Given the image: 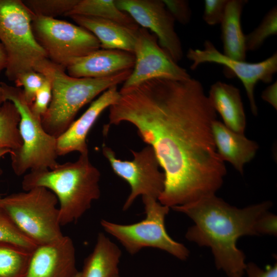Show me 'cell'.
<instances>
[{
	"label": "cell",
	"instance_id": "1",
	"mask_svg": "<svg viewBox=\"0 0 277 277\" xmlns=\"http://www.w3.org/2000/svg\"><path fill=\"white\" fill-rule=\"evenodd\" d=\"M109 111L110 127L127 122L153 149L165 176L158 198L172 208L215 194L227 170L212 131L217 114L194 78H155L122 88Z\"/></svg>",
	"mask_w": 277,
	"mask_h": 277
},
{
	"label": "cell",
	"instance_id": "2",
	"mask_svg": "<svg viewBox=\"0 0 277 277\" xmlns=\"http://www.w3.org/2000/svg\"><path fill=\"white\" fill-rule=\"evenodd\" d=\"M271 205L270 201H264L238 208L213 194L172 209L194 222L186 233L188 240L210 247L217 268L228 277H242L245 256L238 248L236 242L242 236L258 235L257 221Z\"/></svg>",
	"mask_w": 277,
	"mask_h": 277
},
{
	"label": "cell",
	"instance_id": "3",
	"mask_svg": "<svg viewBox=\"0 0 277 277\" xmlns=\"http://www.w3.org/2000/svg\"><path fill=\"white\" fill-rule=\"evenodd\" d=\"M100 176L86 153L80 154L75 162L58 164L52 169L31 170L24 176L22 186L24 191L44 187L55 195L62 226L77 221L100 198Z\"/></svg>",
	"mask_w": 277,
	"mask_h": 277
},
{
	"label": "cell",
	"instance_id": "4",
	"mask_svg": "<svg viewBox=\"0 0 277 277\" xmlns=\"http://www.w3.org/2000/svg\"><path fill=\"white\" fill-rule=\"evenodd\" d=\"M132 69L103 78H76L69 75L64 67L48 58L42 61L34 70L47 78L52 87L49 108L42 117L44 129L58 138L74 122L84 106L110 87L124 83Z\"/></svg>",
	"mask_w": 277,
	"mask_h": 277
},
{
	"label": "cell",
	"instance_id": "5",
	"mask_svg": "<svg viewBox=\"0 0 277 277\" xmlns=\"http://www.w3.org/2000/svg\"><path fill=\"white\" fill-rule=\"evenodd\" d=\"M35 15L21 0H0V42L8 56L5 74L14 81L48 58L32 27Z\"/></svg>",
	"mask_w": 277,
	"mask_h": 277
},
{
	"label": "cell",
	"instance_id": "6",
	"mask_svg": "<svg viewBox=\"0 0 277 277\" xmlns=\"http://www.w3.org/2000/svg\"><path fill=\"white\" fill-rule=\"evenodd\" d=\"M0 88L6 101L14 104L20 115L18 128L22 145L10 153L13 172L21 176L29 169H53L58 164L56 138L44 129L42 119L33 114L23 89L2 82Z\"/></svg>",
	"mask_w": 277,
	"mask_h": 277
},
{
	"label": "cell",
	"instance_id": "7",
	"mask_svg": "<svg viewBox=\"0 0 277 277\" xmlns=\"http://www.w3.org/2000/svg\"><path fill=\"white\" fill-rule=\"evenodd\" d=\"M58 203L55 195L42 187L0 199V207L16 227L37 245L52 242L64 235L61 230Z\"/></svg>",
	"mask_w": 277,
	"mask_h": 277
},
{
	"label": "cell",
	"instance_id": "8",
	"mask_svg": "<svg viewBox=\"0 0 277 277\" xmlns=\"http://www.w3.org/2000/svg\"><path fill=\"white\" fill-rule=\"evenodd\" d=\"M142 200L146 214L144 220L125 225L103 219L101 225L105 232L118 241L131 255L144 248L151 247L165 251L180 260L187 259L188 249L172 239L165 228V217L170 208L150 196H142Z\"/></svg>",
	"mask_w": 277,
	"mask_h": 277
},
{
	"label": "cell",
	"instance_id": "9",
	"mask_svg": "<svg viewBox=\"0 0 277 277\" xmlns=\"http://www.w3.org/2000/svg\"><path fill=\"white\" fill-rule=\"evenodd\" d=\"M32 27L48 58L65 69L74 60L101 47L99 41L90 31L65 21L35 15Z\"/></svg>",
	"mask_w": 277,
	"mask_h": 277
},
{
	"label": "cell",
	"instance_id": "10",
	"mask_svg": "<svg viewBox=\"0 0 277 277\" xmlns=\"http://www.w3.org/2000/svg\"><path fill=\"white\" fill-rule=\"evenodd\" d=\"M133 159L122 160L114 151L105 145L102 146L104 156L115 174L128 183L130 192L126 199L123 210H128L139 196H150L158 200L165 182L163 172L152 148L147 145L139 151L131 150Z\"/></svg>",
	"mask_w": 277,
	"mask_h": 277
},
{
	"label": "cell",
	"instance_id": "11",
	"mask_svg": "<svg viewBox=\"0 0 277 277\" xmlns=\"http://www.w3.org/2000/svg\"><path fill=\"white\" fill-rule=\"evenodd\" d=\"M133 54L134 67L122 88L155 78L183 81L191 78L186 70L178 65L160 46L156 36L148 29L139 28Z\"/></svg>",
	"mask_w": 277,
	"mask_h": 277
},
{
	"label": "cell",
	"instance_id": "12",
	"mask_svg": "<svg viewBox=\"0 0 277 277\" xmlns=\"http://www.w3.org/2000/svg\"><path fill=\"white\" fill-rule=\"evenodd\" d=\"M192 62L190 68L195 69L205 63H213L225 67L242 82L248 97L251 112L257 115L258 107L254 89L258 82L270 83L277 71L276 52L266 60L258 63H248L230 58L221 53L209 41L204 43V49L189 48L186 54Z\"/></svg>",
	"mask_w": 277,
	"mask_h": 277
},
{
	"label": "cell",
	"instance_id": "13",
	"mask_svg": "<svg viewBox=\"0 0 277 277\" xmlns=\"http://www.w3.org/2000/svg\"><path fill=\"white\" fill-rule=\"evenodd\" d=\"M117 8L127 13L138 25L149 29L160 46L176 63L183 52L174 29L175 20L161 0H115Z\"/></svg>",
	"mask_w": 277,
	"mask_h": 277
},
{
	"label": "cell",
	"instance_id": "14",
	"mask_svg": "<svg viewBox=\"0 0 277 277\" xmlns=\"http://www.w3.org/2000/svg\"><path fill=\"white\" fill-rule=\"evenodd\" d=\"M78 272L74 243L64 235L37 245L32 252L26 277H75Z\"/></svg>",
	"mask_w": 277,
	"mask_h": 277
},
{
	"label": "cell",
	"instance_id": "15",
	"mask_svg": "<svg viewBox=\"0 0 277 277\" xmlns=\"http://www.w3.org/2000/svg\"><path fill=\"white\" fill-rule=\"evenodd\" d=\"M117 86L103 92L94 101L86 111L60 136L56 138L58 156L76 151L80 154L88 153L86 138L90 130L101 114L115 104L120 97Z\"/></svg>",
	"mask_w": 277,
	"mask_h": 277
},
{
	"label": "cell",
	"instance_id": "16",
	"mask_svg": "<svg viewBox=\"0 0 277 277\" xmlns=\"http://www.w3.org/2000/svg\"><path fill=\"white\" fill-rule=\"evenodd\" d=\"M133 53L116 49H98L76 58L66 67L68 74L76 78L108 77L133 69Z\"/></svg>",
	"mask_w": 277,
	"mask_h": 277
},
{
	"label": "cell",
	"instance_id": "17",
	"mask_svg": "<svg viewBox=\"0 0 277 277\" xmlns=\"http://www.w3.org/2000/svg\"><path fill=\"white\" fill-rule=\"evenodd\" d=\"M212 131L217 152L221 160L230 163L241 174L245 164L256 155L259 145L248 139L244 133H239L228 128L216 120L212 124Z\"/></svg>",
	"mask_w": 277,
	"mask_h": 277
},
{
	"label": "cell",
	"instance_id": "18",
	"mask_svg": "<svg viewBox=\"0 0 277 277\" xmlns=\"http://www.w3.org/2000/svg\"><path fill=\"white\" fill-rule=\"evenodd\" d=\"M70 17L80 26L92 33L104 49H116L133 54L138 28L128 27L101 18L73 15Z\"/></svg>",
	"mask_w": 277,
	"mask_h": 277
},
{
	"label": "cell",
	"instance_id": "19",
	"mask_svg": "<svg viewBox=\"0 0 277 277\" xmlns=\"http://www.w3.org/2000/svg\"><path fill=\"white\" fill-rule=\"evenodd\" d=\"M207 96L213 108L222 118L223 123L233 131L244 133L246 118L239 89L217 81L211 85Z\"/></svg>",
	"mask_w": 277,
	"mask_h": 277
},
{
	"label": "cell",
	"instance_id": "20",
	"mask_svg": "<svg viewBox=\"0 0 277 277\" xmlns=\"http://www.w3.org/2000/svg\"><path fill=\"white\" fill-rule=\"evenodd\" d=\"M122 255L120 248L104 233H98L92 252L85 259L80 277H117Z\"/></svg>",
	"mask_w": 277,
	"mask_h": 277
},
{
	"label": "cell",
	"instance_id": "21",
	"mask_svg": "<svg viewBox=\"0 0 277 277\" xmlns=\"http://www.w3.org/2000/svg\"><path fill=\"white\" fill-rule=\"evenodd\" d=\"M247 1L228 0L221 23L222 40L225 56L245 61L246 49L245 34L241 23L243 8Z\"/></svg>",
	"mask_w": 277,
	"mask_h": 277
},
{
	"label": "cell",
	"instance_id": "22",
	"mask_svg": "<svg viewBox=\"0 0 277 277\" xmlns=\"http://www.w3.org/2000/svg\"><path fill=\"white\" fill-rule=\"evenodd\" d=\"M73 15L108 19L133 29L140 27L127 13L117 8L115 0H78L72 9L65 15Z\"/></svg>",
	"mask_w": 277,
	"mask_h": 277
},
{
	"label": "cell",
	"instance_id": "23",
	"mask_svg": "<svg viewBox=\"0 0 277 277\" xmlns=\"http://www.w3.org/2000/svg\"><path fill=\"white\" fill-rule=\"evenodd\" d=\"M32 251L0 241V277H26Z\"/></svg>",
	"mask_w": 277,
	"mask_h": 277
},
{
	"label": "cell",
	"instance_id": "24",
	"mask_svg": "<svg viewBox=\"0 0 277 277\" xmlns=\"http://www.w3.org/2000/svg\"><path fill=\"white\" fill-rule=\"evenodd\" d=\"M19 113L13 103L6 101L0 108V148H19L22 140L19 131Z\"/></svg>",
	"mask_w": 277,
	"mask_h": 277
},
{
	"label": "cell",
	"instance_id": "25",
	"mask_svg": "<svg viewBox=\"0 0 277 277\" xmlns=\"http://www.w3.org/2000/svg\"><path fill=\"white\" fill-rule=\"evenodd\" d=\"M277 34V7L274 6L266 14L259 25L245 35L246 51L260 48L269 36Z\"/></svg>",
	"mask_w": 277,
	"mask_h": 277
},
{
	"label": "cell",
	"instance_id": "26",
	"mask_svg": "<svg viewBox=\"0 0 277 277\" xmlns=\"http://www.w3.org/2000/svg\"><path fill=\"white\" fill-rule=\"evenodd\" d=\"M78 0H27L25 5L36 16L55 18L65 15L72 9Z\"/></svg>",
	"mask_w": 277,
	"mask_h": 277
},
{
	"label": "cell",
	"instance_id": "27",
	"mask_svg": "<svg viewBox=\"0 0 277 277\" xmlns=\"http://www.w3.org/2000/svg\"><path fill=\"white\" fill-rule=\"evenodd\" d=\"M0 241L12 243L33 251L37 246L33 241L25 235L14 224L8 215L0 207Z\"/></svg>",
	"mask_w": 277,
	"mask_h": 277
},
{
	"label": "cell",
	"instance_id": "28",
	"mask_svg": "<svg viewBox=\"0 0 277 277\" xmlns=\"http://www.w3.org/2000/svg\"><path fill=\"white\" fill-rule=\"evenodd\" d=\"M46 80V77L42 73L31 70L20 74L14 81L16 87H23L25 98L27 103L31 106L34 102L35 94Z\"/></svg>",
	"mask_w": 277,
	"mask_h": 277
},
{
	"label": "cell",
	"instance_id": "29",
	"mask_svg": "<svg viewBox=\"0 0 277 277\" xmlns=\"http://www.w3.org/2000/svg\"><path fill=\"white\" fill-rule=\"evenodd\" d=\"M52 98V87L50 81L46 80L37 91L34 102L31 106L33 114L38 118L42 117L46 113Z\"/></svg>",
	"mask_w": 277,
	"mask_h": 277
},
{
	"label": "cell",
	"instance_id": "30",
	"mask_svg": "<svg viewBox=\"0 0 277 277\" xmlns=\"http://www.w3.org/2000/svg\"><path fill=\"white\" fill-rule=\"evenodd\" d=\"M228 0H205L203 19L209 25L221 24Z\"/></svg>",
	"mask_w": 277,
	"mask_h": 277
},
{
	"label": "cell",
	"instance_id": "31",
	"mask_svg": "<svg viewBox=\"0 0 277 277\" xmlns=\"http://www.w3.org/2000/svg\"><path fill=\"white\" fill-rule=\"evenodd\" d=\"M175 21L185 25L191 18V11L189 2L185 0H162Z\"/></svg>",
	"mask_w": 277,
	"mask_h": 277
},
{
	"label": "cell",
	"instance_id": "32",
	"mask_svg": "<svg viewBox=\"0 0 277 277\" xmlns=\"http://www.w3.org/2000/svg\"><path fill=\"white\" fill-rule=\"evenodd\" d=\"M256 232L260 234L276 235L277 233V217L269 211L264 213L258 220Z\"/></svg>",
	"mask_w": 277,
	"mask_h": 277
},
{
	"label": "cell",
	"instance_id": "33",
	"mask_svg": "<svg viewBox=\"0 0 277 277\" xmlns=\"http://www.w3.org/2000/svg\"><path fill=\"white\" fill-rule=\"evenodd\" d=\"M245 271L248 277H277V263L262 269L255 263L250 262L246 264Z\"/></svg>",
	"mask_w": 277,
	"mask_h": 277
},
{
	"label": "cell",
	"instance_id": "34",
	"mask_svg": "<svg viewBox=\"0 0 277 277\" xmlns=\"http://www.w3.org/2000/svg\"><path fill=\"white\" fill-rule=\"evenodd\" d=\"M262 98L271 105L275 110L277 109V82L269 85L262 92Z\"/></svg>",
	"mask_w": 277,
	"mask_h": 277
},
{
	"label": "cell",
	"instance_id": "35",
	"mask_svg": "<svg viewBox=\"0 0 277 277\" xmlns=\"http://www.w3.org/2000/svg\"><path fill=\"white\" fill-rule=\"evenodd\" d=\"M8 64V56L5 49L0 42V72L6 69Z\"/></svg>",
	"mask_w": 277,
	"mask_h": 277
},
{
	"label": "cell",
	"instance_id": "36",
	"mask_svg": "<svg viewBox=\"0 0 277 277\" xmlns=\"http://www.w3.org/2000/svg\"><path fill=\"white\" fill-rule=\"evenodd\" d=\"M11 150L8 148H0V158L7 153H10ZM0 196V199H1Z\"/></svg>",
	"mask_w": 277,
	"mask_h": 277
},
{
	"label": "cell",
	"instance_id": "37",
	"mask_svg": "<svg viewBox=\"0 0 277 277\" xmlns=\"http://www.w3.org/2000/svg\"><path fill=\"white\" fill-rule=\"evenodd\" d=\"M6 101V100L5 98L4 94L2 90L0 88V108L1 107L3 103Z\"/></svg>",
	"mask_w": 277,
	"mask_h": 277
},
{
	"label": "cell",
	"instance_id": "38",
	"mask_svg": "<svg viewBox=\"0 0 277 277\" xmlns=\"http://www.w3.org/2000/svg\"><path fill=\"white\" fill-rule=\"evenodd\" d=\"M81 276V271H79V272L77 274V275L75 277H80Z\"/></svg>",
	"mask_w": 277,
	"mask_h": 277
},
{
	"label": "cell",
	"instance_id": "39",
	"mask_svg": "<svg viewBox=\"0 0 277 277\" xmlns=\"http://www.w3.org/2000/svg\"><path fill=\"white\" fill-rule=\"evenodd\" d=\"M117 277H120V275H119V276H117Z\"/></svg>",
	"mask_w": 277,
	"mask_h": 277
}]
</instances>
